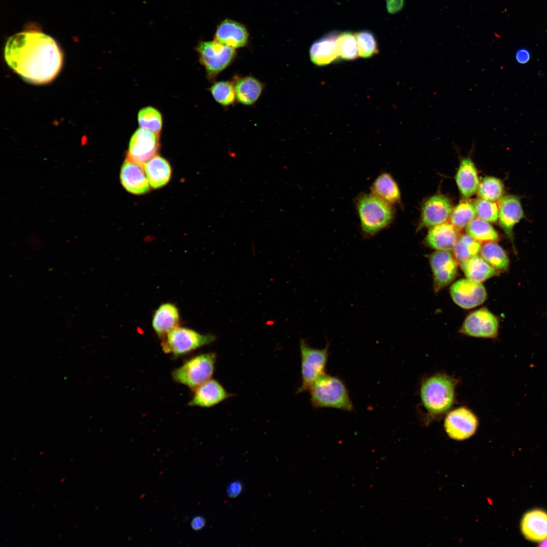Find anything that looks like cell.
<instances>
[{
    "mask_svg": "<svg viewBox=\"0 0 547 547\" xmlns=\"http://www.w3.org/2000/svg\"><path fill=\"white\" fill-rule=\"evenodd\" d=\"M5 60L25 81L48 83L58 75L63 55L56 41L36 29H29L10 37L5 47Z\"/></svg>",
    "mask_w": 547,
    "mask_h": 547,
    "instance_id": "obj_1",
    "label": "cell"
},
{
    "mask_svg": "<svg viewBox=\"0 0 547 547\" xmlns=\"http://www.w3.org/2000/svg\"><path fill=\"white\" fill-rule=\"evenodd\" d=\"M458 382L457 378L443 372L432 374L421 380L419 394L426 425L440 420L452 409Z\"/></svg>",
    "mask_w": 547,
    "mask_h": 547,
    "instance_id": "obj_2",
    "label": "cell"
},
{
    "mask_svg": "<svg viewBox=\"0 0 547 547\" xmlns=\"http://www.w3.org/2000/svg\"><path fill=\"white\" fill-rule=\"evenodd\" d=\"M361 229L365 238H371L388 227L395 211L392 205L372 193H362L355 200Z\"/></svg>",
    "mask_w": 547,
    "mask_h": 547,
    "instance_id": "obj_3",
    "label": "cell"
},
{
    "mask_svg": "<svg viewBox=\"0 0 547 547\" xmlns=\"http://www.w3.org/2000/svg\"><path fill=\"white\" fill-rule=\"evenodd\" d=\"M315 408H333L350 411L354 409L347 388L339 378L325 374L309 389Z\"/></svg>",
    "mask_w": 547,
    "mask_h": 547,
    "instance_id": "obj_4",
    "label": "cell"
},
{
    "mask_svg": "<svg viewBox=\"0 0 547 547\" xmlns=\"http://www.w3.org/2000/svg\"><path fill=\"white\" fill-rule=\"evenodd\" d=\"M216 355L213 353L201 354L187 360L172 372L173 380L192 390L210 379L214 373Z\"/></svg>",
    "mask_w": 547,
    "mask_h": 547,
    "instance_id": "obj_5",
    "label": "cell"
},
{
    "mask_svg": "<svg viewBox=\"0 0 547 547\" xmlns=\"http://www.w3.org/2000/svg\"><path fill=\"white\" fill-rule=\"evenodd\" d=\"M214 335L202 334L187 328L177 327L162 338V350L174 357L187 355L213 342Z\"/></svg>",
    "mask_w": 547,
    "mask_h": 547,
    "instance_id": "obj_6",
    "label": "cell"
},
{
    "mask_svg": "<svg viewBox=\"0 0 547 547\" xmlns=\"http://www.w3.org/2000/svg\"><path fill=\"white\" fill-rule=\"evenodd\" d=\"M329 343L322 349L312 347L305 340L300 341L301 383L298 393L309 390L314 383L325 373Z\"/></svg>",
    "mask_w": 547,
    "mask_h": 547,
    "instance_id": "obj_7",
    "label": "cell"
},
{
    "mask_svg": "<svg viewBox=\"0 0 547 547\" xmlns=\"http://www.w3.org/2000/svg\"><path fill=\"white\" fill-rule=\"evenodd\" d=\"M196 50L199 54L200 61L205 67L210 79H214L227 67L233 60L236 54L234 48L215 40L201 42Z\"/></svg>",
    "mask_w": 547,
    "mask_h": 547,
    "instance_id": "obj_8",
    "label": "cell"
},
{
    "mask_svg": "<svg viewBox=\"0 0 547 547\" xmlns=\"http://www.w3.org/2000/svg\"><path fill=\"white\" fill-rule=\"evenodd\" d=\"M479 420L470 408L460 406L451 409L445 416L444 428L451 439L462 441L473 436L478 429Z\"/></svg>",
    "mask_w": 547,
    "mask_h": 547,
    "instance_id": "obj_9",
    "label": "cell"
},
{
    "mask_svg": "<svg viewBox=\"0 0 547 547\" xmlns=\"http://www.w3.org/2000/svg\"><path fill=\"white\" fill-rule=\"evenodd\" d=\"M498 328L497 317L487 308H483L467 316L459 332L471 337L495 338L498 335Z\"/></svg>",
    "mask_w": 547,
    "mask_h": 547,
    "instance_id": "obj_10",
    "label": "cell"
},
{
    "mask_svg": "<svg viewBox=\"0 0 547 547\" xmlns=\"http://www.w3.org/2000/svg\"><path fill=\"white\" fill-rule=\"evenodd\" d=\"M160 136L142 128L137 129L130 140L127 159L143 167L157 155Z\"/></svg>",
    "mask_w": 547,
    "mask_h": 547,
    "instance_id": "obj_11",
    "label": "cell"
},
{
    "mask_svg": "<svg viewBox=\"0 0 547 547\" xmlns=\"http://www.w3.org/2000/svg\"><path fill=\"white\" fill-rule=\"evenodd\" d=\"M450 293L453 301L464 309L480 305L486 300L487 296L481 283L467 278L454 283L450 287Z\"/></svg>",
    "mask_w": 547,
    "mask_h": 547,
    "instance_id": "obj_12",
    "label": "cell"
},
{
    "mask_svg": "<svg viewBox=\"0 0 547 547\" xmlns=\"http://www.w3.org/2000/svg\"><path fill=\"white\" fill-rule=\"evenodd\" d=\"M433 274L435 292L447 286L455 279L457 272V264L454 256L446 250H437L429 258Z\"/></svg>",
    "mask_w": 547,
    "mask_h": 547,
    "instance_id": "obj_13",
    "label": "cell"
},
{
    "mask_svg": "<svg viewBox=\"0 0 547 547\" xmlns=\"http://www.w3.org/2000/svg\"><path fill=\"white\" fill-rule=\"evenodd\" d=\"M499 223L512 244L513 228L524 217L519 198L514 195L502 197L498 203Z\"/></svg>",
    "mask_w": 547,
    "mask_h": 547,
    "instance_id": "obj_14",
    "label": "cell"
},
{
    "mask_svg": "<svg viewBox=\"0 0 547 547\" xmlns=\"http://www.w3.org/2000/svg\"><path fill=\"white\" fill-rule=\"evenodd\" d=\"M193 391L192 397L188 403L190 406L210 408L231 396L219 382L212 378Z\"/></svg>",
    "mask_w": 547,
    "mask_h": 547,
    "instance_id": "obj_15",
    "label": "cell"
},
{
    "mask_svg": "<svg viewBox=\"0 0 547 547\" xmlns=\"http://www.w3.org/2000/svg\"><path fill=\"white\" fill-rule=\"evenodd\" d=\"M452 205L449 199L443 195L436 194L424 203L421 211V223L427 227L446 223L450 218Z\"/></svg>",
    "mask_w": 547,
    "mask_h": 547,
    "instance_id": "obj_16",
    "label": "cell"
},
{
    "mask_svg": "<svg viewBox=\"0 0 547 547\" xmlns=\"http://www.w3.org/2000/svg\"><path fill=\"white\" fill-rule=\"evenodd\" d=\"M120 180L125 189L133 194H144L150 188L144 167L127 158L122 166Z\"/></svg>",
    "mask_w": 547,
    "mask_h": 547,
    "instance_id": "obj_17",
    "label": "cell"
},
{
    "mask_svg": "<svg viewBox=\"0 0 547 547\" xmlns=\"http://www.w3.org/2000/svg\"><path fill=\"white\" fill-rule=\"evenodd\" d=\"M339 33L329 32L312 43L309 50L311 62L318 66L328 65L339 57L337 39Z\"/></svg>",
    "mask_w": 547,
    "mask_h": 547,
    "instance_id": "obj_18",
    "label": "cell"
},
{
    "mask_svg": "<svg viewBox=\"0 0 547 547\" xmlns=\"http://www.w3.org/2000/svg\"><path fill=\"white\" fill-rule=\"evenodd\" d=\"M521 530L528 540L540 542L547 538V512L534 509L526 513L521 520Z\"/></svg>",
    "mask_w": 547,
    "mask_h": 547,
    "instance_id": "obj_19",
    "label": "cell"
},
{
    "mask_svg": "<svg viewBox=\"0 0 547 547\" xmlns=\"http://www.w3.org/2000/svg\"><path fill=\"white\" fill-rule=\"evenodd\" d=\"M248 36V32L244 25L238 22L226 19L217 26L214 40L236 49L245 46Z\"/></svg>",
    "mask_w": 547,
    "mask_h": 547,
    "instance_id": "obj_20",
    "label": "cell"
},
{
    "mask_svg": "<svg viewBox=\"0 0 547 547\" xmlns=\"http://www.w3.org/2000/svg\"><path fill=\"white\" fill-rule=\"evenodd\" d=\"M180 315L177 307L173 303L161 304L154 311L152 326L161 339L169 332L179 326Z\"/></svg>",
    "mask_w": 547,
    "mask_h": 547,
    "instance_id": "obj_21",
    "label": "cell"
},
{
    "mask_svg": "<svg viewBox=\"0 0 547 547\" xmlns=\"http://www.w3.org/2000/svg\"><path fill=\"white\" fill-rule=\"evenodd\" d=\"M458 238V229L451 223H444L432 227L425 241L434 249L449 251L453 249Z\"/></svg>",
    "mask_w": 547,
    "mask_h": 547,
    "instance_id": "obj_22",
    "label": "cell"
},
{
    "mask_svg": "<svg viewBox=\"0 0 547 547\" xmlns=\"http://www.w3.org/2000/svg\"><path fill=\"white\" fill-rule=\"evenodd\" d=\"M455 181L461 194L465 198L472 196L477 191L480 182L476 168L470 158L461 160Z\"/></svg>",
    "mask_w": 547,
    "mask_h": 547,
    "instance_id": "obj_23",
    "label": "cell"
},
{
    "mask_svg": "<svg viewBox=\"0 0 547 547\" xmlns=\"http://www.w3.org/2000/svg\"><path fill=\"white\" fill-rule=\"evenodd\" d=\"M144 169L149 185L153 188L165 186L170 179L171 166L166 159L160 155H156L147 162Z\"/></svg>",
    "mask_w": 547,
    "mask_h": 547,
    "instance_id": "obj_24",
    "label": "cell"
},
{
    "mask_svg": "<svg viewBox=\"0 0 547 547\" xmlns=\"http://www.w3.org/2000/svg\"><path fill=\"white\" fill-rule=\"evenodd\" d=\"M371 193L390 205L398 203L401 200L399 187L388 173L379 175L371 186Z\"/></svg>",
    "mask_w": 547,
    "mask_h": 547,
    "instance_id": "obj_25",
    "label": "cell"
},
{
    "mask_svg": "<svg viewBox=\"0 0 547 547\" xmlns=\"http://www.w3.org/2000/svg\"><path fill=\"white\" fill-rule=\"evenodd\" d=\"M460 263L466 277L477 282H484L497 275L498 271L478 255Z\"/></svg>",
    "mask_w": 547,
    "mask_h": 547,
    "instance_id": "obj_26",
    "label": "cell"
},
{
    "mask_svg": "<svg viewBox=\"0 0 547 547\" xmlns=\"http://www.w3.org/2000/svg\"><path fill=\"white\" fill-rule=\"evenodd\" d=\"M235 88L237 100L244 105H250L259 97L263 85L256 79L246 76L238 79L235 84Z\"/></svg>",
    "mask_w": 547,
    "mask_h": 547,
    "instance_id": "obj_27",
    "label": "cell"
},
{
    "mask_svg": "<svg viewBox=\"0 0 547 547\" xmlns=\"http://www.w3.org/2000/svg\"><path fill=\"white\" fill-rule=\"evenodd\" d=\"M481 256L498 271H507L510 260L505 250L496 242L485 243L481 247Z\"/></svg>",
    "mask_w": 547,
    "mask_h": 547,
    "instance_id": "obj_28",
    "label": "cell"
},
{
    "mask_svg": "<svg viewBox=\"0 0 547 547\" xmlns=\"http://www.w3.org/2000/svg\"><path fill=\"white\" fill-rule=\"evenodd\" d=\"M467 235L479 242H496L499 235L489 222L475 218L466 227Z\"/></svg>",
    "mask_w": 547,
    "mask_h": 547,
    "instance_id": "obj_29",
    "label": "cell"
},
{
    "mask_svg": "<svg viewBox=\"0 0 547 547\" xmlns=\"http://www.w3.org/2000/svg\"><path fill=\"white\" fill-rule=\"evenodd\" d=\"M476 217L474 204L465 201L459 203L452 210L450 219L451 224L458 230L466 227Z\"/></svg>",
    "mask_w": 547,
    "mask_h": 547,
    "instance_id": "obj_30",
    "label": "cell"
},
{
    "mask_svg": "<svg viewBox=\"0 0 547 547\" xmlns=\"http://www.w3.org/2000/svg\"><path fill=\"white\" fill-rule=\"evenodd\" d=\"M481 248V243L473 239L468 235H463L459 237L453 248V254L456 260L459 262L473 256L477 255Z\"/></svg>",
    "mask_w": 547,
    "mask_h": 547,
    "instance_id": "obj_31",
    "label": "cell"
},
{
    "mask_svg": "<svg viewBox=\"0 0 547 547\" xmlns=\"http://www.w3.org/2000/svg\"><path fill=\"white\" fill-rule=\"evenodd\" d=\"M504 187L502 181L494 177L487 176L480 182L477 193L480 199L495 202L502 197Z\"/></svg>",
    "mask_w": 547,
    "mask_h": 547,
    "instance_id": "obj_32",
    "label": "cell"
},
{
    "mask_svg": "<svg viewBox=\"0 0 547 547\" xmlns=\"http://www.w3.org/2000/svg\"><path fill=\"white\" fill-rule=\"evenodd\" d=\"M138 122L140 128L160 136L163 125L162 116L155 108L147 106L141 109L138 113Z\"/></svg>",
    "mask_w": 547,
    "mask_h": 547,
    "instance_id": "obj_33",
    "label": "cell"
},
{
    "mask_svg": "<svg viewBox=\"0 0 547 547\" xmlns=\"http://www.w3.org/2000/svg\"><path fill=\"white\" fill-rule=\"evenodd\" d=\"M337 47L339 58L346 60H352L358 55L356 34L350 32H344L338 34Z\"/></svg>",
    "mask_w": 547,
    "mask_h": 547,
    "instance_id": "obj_34",
    "label": "cell"
},
{
    "mask_svg": "<svg viewBox=\"0 0 547 547\" xmlns=\"http://www.w3.org/2000/svg\"><path fill=\"white\" fill-rule=\"evenodd\" d=\"M210 90L215 101L221 105L228 106L235 102L236 98L235 85L230 82H216Z\"/></svg>",
    "mask_w": 547,
    "mask_h": 547,
    "instance_id": "obj_35",
    "label": "cell"
},
{
    "mask_svg": "<svg viewBox=\"0 0 547 547\" xmlns=\"http://www.w3.org/2000/svg\"><path fill=\"white\" fill-rule=\"evenodd\" d=\"M355 34L360 57L369 58L378 53L377 41L372 32L363 30Z\"/></svg>",
    "mask_w": 547,
    "mask_h": 547,
    "instance_id": "obj_36",
    "label": "cell"
},
{
    "mask_svg": "<svg viewBox=\"0 0 547 547\" xmlns=\"http://www.w3.org/2000/svg\"><path fill=\"white\" fill-rule=\"evenodd\" d=\"M474 205L478 218L488 222L497 220L498 208L494 202L480 199L477 200Z\"/></svg>",
    "mask_w": 547,
    "mask_h": 547,
    "instance_id": "obj_37",
    "label": "cell"
},
{
    "mask_svg": "<svg viewBox=\"0 0 547 547\" xmlns=\"http://www.w3.org/2000/svg\"><path fill=\"white\" fill-rule=\"evenodd\" d=\"M243 485L240 481H234L229 483L226 489L227 496L230 498L238 496L242 492Z\"/></svg>",
    "mask_w": 547,
    "mask_h": 547,
    "instance_id": "obj_38",
    "label": "cell"
},
{
    "mask_svg": "<svg viewBox=\"0 0 547 547\" xmlns=\"http://www.w3.org/2000/svg\"><path fill=\"white\" fill-rule=\"evenodd\" d=\"M530 52L527 48H520L516 52V60L520 64H525L527 63L530 61Z\"/></svg>",
    "mask_w": 547,
    "mask_h": 547,
    "instance_id": "obj_39",
    "label": "cell"
},
{
    "mask_svg": "<svg viewBox=\"0 0 547 547\" xmlns=\"http://www.w3.org/2000/svg\"><path fill=\"white\" fill-rule=\"evenodd\" d=\"M205 525L206 520L205 518L200 516H196L193 518L190 523L191 528L196 531L202 529L205 527Z\"/></svg>",
    "mask_w": 547,
    "mask_h": 547,
    "instance_id": "obj_40",
    "label": "cell"
},
{
    "mask_svg": "<svg viewBox=\"0 0 547 547\" xmlns=\"http://www.w3.org/2000/svg\"><path fill=\"white\" fill-rule=\"evenodd\" d=\"M386 2L388 12L395 13L401 8L403 0H386Z\"/></svg>",
    "mask_w": 547,
    "mask_h": 547,
    "instance_id": "obj_41",
    "label": "cell"
},
{
    "mask_svg": "<svg viewBox=\"0 0 547 547\" xmlns=\"http://www.w3.org/2000/svg\"><path fill=\"white\" fill-rule=\"evenodd\" d=\"M539 546H547V538L540 542Z\"/></svg>",
    "mask_w": 547,
    "mask_h": 547,
    "instance_id": "obj_42",
    "label": "cell"
}]
</instances>
